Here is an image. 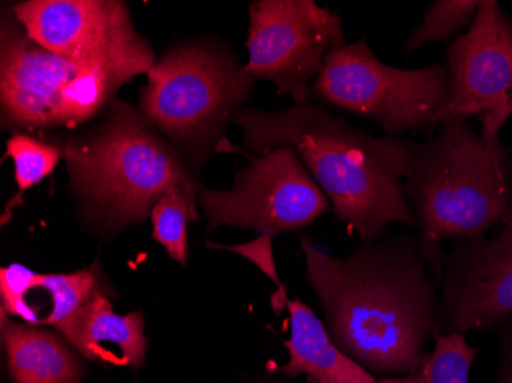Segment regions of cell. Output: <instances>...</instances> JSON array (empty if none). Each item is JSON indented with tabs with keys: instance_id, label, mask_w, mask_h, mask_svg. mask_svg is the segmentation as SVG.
Segmentation results:
<instances>
[{
	"instance_id": "obj_16",
	"label": "cell",
	"mask_w": 512,
	"mask_h": 383,
	"mask_svg": "<svg viewBox=\"0 0 512 383\" xmlns=\"http://www.w3.org/2000/svg\"><path fill=\"white\" fill-rule=\"evenodd\" d=\"M34 289L48 292L51 298L50 313L43 318V325H57L79 311L97 295H111L112 285L99 261L86 269L71 273H37Z\"/></svg>"
},
{
	"instance_id": "obj_12",
	"label": "cell",
	"mask_w": 512,
	"mask_h": 383,
	"mask_svg": "<svg viewBox=\"0 0 512 383\" xmlns=\"http://www.w3.org/2000/svg\"><path fill=\"white\" fill-rule=\"evenodd\" d=\"M444 299L433 333H467L505 324L512 316V227L493 239L465 241L444 261Z\"/></svg>"
},
{
	"instance_id": "obj_25",
	"label": "cell",
	"mask_w": 512,
	"mask_h": 383,
	"mask_svg": "<svg viewBox=\"0 0 512 383\" xmlns=\"http://www.w3.org/2000/svg\"><path fill=\"white\" fill-rule=\"evenodd\" d=\"M502 224H503V226L512 227V198H511V204H509L508 212H506V215H505V218H503Z\"/></svg>"
},
{
	"instance_id": "obj_22",
	"label": "cell",
	"mask_w": 512,
	"mask_h": 383,
	"mask_svg": "<svg viewBox=\"0 0 512 383\" xmlns=\"http://www.w3.org/2000/svg\"><path fill=\"white\" fill-rule=\"evenodd\" d=\"M211 249L227 250V252L237 253L243 258L249 259L255 264L273 284L278 287V292L286 293V287L279 279L278 270H276L275 258L272 252V236L260 235L250 243L237 244V246H224V244L207 243Z\"/></svg>"
},
{
	"instance_id": "obj_11",
	"label": "cell",
	"mask_w": 512,
	"mask_h": 383,
	"mask_svg": "<svg viewBox=\"0 0 512 383\" xmlns=\"http://www.w3.org/2000/svg\"><path fill=\"white\" fill-rule=\"evenodd\" d=\"M10 8L34 42L59 56L157 59L123 0H23Z\"/></svg>"
},
{
	"instance_id": "obj_9",
	"label": "cell",
	"mask_w": 512,
	"mask_h": 383,
	"mask_svg": "<svg viewBox=\"0 0 512 383\" xmlns=\"http://www.w3.org/2000/svg\"><path fill=\"white\" fill-rule=\"evenodd\" d=\"M342 45V20L330 8L313 0H255L249 7L244 71L302 105L310 102V88L327 56Z\"/></svg>"
},
{
	"instance_id": "obj_5",
	"label": "cell",
	"mask_w": 512,
	"mask_h": 383,
	"mask_svg": "<svg viewBox=\"0 0 512 383\" xmlns=\"http://www.w3.org/2000/svg\"><path fill=\"white\" fill-rule=\"evenodd\" d=\"M157 59L59 56L34 42L8 7L0 19V125L10 134L76 131Z\"/></svg>"
},
{
	"instance_id": "obj_13",
	"label": "cell",
	"mask_w": 512,
	"mask_h": 383,
	"mask_svg": "<svg viewBox=\"0 0 512 383\" xmlns=\"http://www.w3.org/2000/svg\"><path fill=\"white\" fill-rule=\"evenodd\" d=\"M56 330L88 361L129 368L145 362V318L140 311L115 313L108 295H97Z\"/></svg>"
},
{
	"instance_id": "obj_24",
	"label": "cell",
	"mask_w": 512,
	"mask_h": 383,
	"mask_svg": "<svg viewBox=\"0 0 512 383\" xmlns=\"http://www.w3.org/2000/svg\"><path fill=\"white\" fill-rule=\"evenodd\" d=\"M511 117L512 102L509 103L508 108H506L499 117L493 118V120H480V122H482V131H480V134H482L483 138L500 137V131H502L503 125H505Z\"/></svg>"
},
{
	"instance_id": "obj_1",
	"label": "cell",
	"mask_w": 512,
	"mask_h": 383,
	"mask_svg": "<svg viewBox=\"0 0 512 383\" xmlns=\"http://www.w3.org/2000/svg\"><path fill=\"white\" fill-rule=\"evenodd\" d=\"M299 243L333 342L373 376L413 373L427 354L437 313L419 236L361 244L341 258L319 250L309 235Z\"/></svg>"
},
{
	"instance_id": "obj_3",
	"label": "cell",
	"mask_w": 512,
	"mask_h": 383,
	"mask_svg": "<svg viewBox=\"0 0 512 383\" xmlns=\"http://www.w3.org/2000/svg\"><path fill=\"white\" fill-rule=\"evenodd\" d=\"M36 135L57 146L69 194L83 218L99 229L117 232L143 223L172 187L183 189L192 221H198L200 178L126 100H112L91 128Z\"/></svg>"
},
{
	"instance_id": "obj_18",
	"label": "cell",
	"mask_w": 512,
	"mask_h": 383,
	"mask_svg": "<svg viewBox=\"0 0 512 383\" xmlns=\"http://www.w3.org/2000/svg\"><path fill=\"white\" fill-rule=\"evenodd\" d=\"M7 157L13 161L14 181L20 195L51 177L62 161V154L54 143L28 132L10 134Z\"/></svg>"
},
{
	"instance_id": "obj_4",
	"label": "cell",
	"mask_w": 512,
	"mask_h": 383,
	"mask_svg": "<svg viewBox=\"0 0 512 383\" xmlns=\"http://www.w3.org/2000/svg\"><path fill=\"white\" fill-rule=\"evenodd\" d=\"M404 189L422 256L440 279L445 239L477 241L505 218L512 198L508 149L468 120L442 123L436 137L414 143Z\"/></svg>"
},
{
	"instance_id": "obj_14",
	"label": "cell",
	"mask_w": 512,
	"mask_h": 383,
	"mask_svg": "<svg viewBox=\"0 0 512 383\" xmlns=\"http://www.w3.org/2000/svg\"><path fill=\"white\" fill-rule=\"evenodd\" d=\"M290 338L284 342L289 362L279 371L287 376L310 377L315 383H375L378 377L345 354L330 338L315 311L299 301H287Z\"/></svg>"
},
{
	"instance_id": "obj_19",
	"label": "cell",
	"mask_w": 512,
	"mask_h": 383,
	"mask_svg": "<svg viewBox=\"0 0 512 383\" xmlns=\"http://www.w3.org/2000/svg\"><path fill=\"white\" fill-rule=\"evenodd\" d=\"M152 238L165 247L168 255L186 266L188 262V224L191 207L181 187H172L158 198L151 212Z\"/></svg>"
},
{
	"instance_id": "obj_15",
	"label": "cell",
	"mask_w": 512,
	"mask_h": 383,
	"mask_svg": "<svg viewBox=\"0 0 512 383\" xmlns=\"http://www.w3.org/2000/svg\"><path fill=\"white\" fill-rule=\"evenodd\" d=\"M0 328L13 383H80L82 365L62 334L11 319Z\"/></svg>"
},
{
	"instance_id": "obj_10",
	"label": "cell",
	"mask_w": 512,
	"mask_h": 383,
	"mask_svg": "<svg viewBox=\"0 0 512 383\" xmlns=\"http://www.w3.org/2000/svg\"><path fill=\"white\" fill-rule=\"evenodd\" d=\"M448 92L436 122L493 120L512 102V20L496 0H482L467 33L447 54Z\"/></svg>"
},
{
	"instance_id": "obj_2",
	"label": "cell",
	"mask_w": 512,
	"mask_h": 383,
	"mask_svg": "<svg viewBox=\"0 0 512 383\" xmlns=\"http://www.w3.org/2000/svg\"><path fill=\"white\" fill-rule=\"evenodd\" d=\"M234 125L247 158L293 149L362 244L376 243L391 223L416 227L404 189L414 145L408 138L375 137L312 102L279 111L244 108Z\"/></svg>"
},
{
	"instance_id": "obj_21",
	"label": "cell",
	"mask_w": 512,
	"mask_h": 383,
	"mask_svg": "<svg viewBox=\"0 0 512 383\" xmlns=\"http://www.w3.org/2000/svg\"><path fill=\"white\" fill-rule=\"evenodd\" d=\"M0 273V307L7 311L10 318L16 316L20 321L30 325L42 324L37 311L27 301L28 292L34 289V278L37 273L19 264L4 267Z\"/></svg>"
},
{
	"instance_id": "obj_20",
	"label": "cell",
	"mask_w": 512,
	"mask_h": 383,
	"mask_svg": "<svg viewBox=\"0 0 512 383\" xmlns=\"http://www.w3.org/2000/svg\"><path fill=\"white\" fill-rule=\"evenodd\" d=\"M480 2L477 0H437L425 10L421 25L411 31L405 42L407 54L421 50L431 42H447L476 19Z\"/></svg>"
},
{
	"instance_id": "obj_17",
	"label": "cell",
	"mask_w": 512,
	"mask_h": 383,
	"mask_svg": "<svg viewBox=\"0 0 512 383\" xmlns=\"http://www.w3.org/2000/svg\"><path fill=\"white\" fill-rule=\"evenodd\" d=\"M434 348L413 373L381 377L375 383H470V371L477 348L468 345L463 334L433 333Z\"/></svg>"
},
{
	"instance_id": "obj_8",
	"label": "cell",
	"mask_w": 512,
	"mask_h": 383,
	"mask_svg": "<svg viewBox=\"0 0 512 383\" xmlns=\"http://www.w3.org/2000/svg\"><path fill=\"white\" fill-rule=\"evenodd\" d=\"M197 203L209 230L240 227L272 238L306 229L332 210L327 195L290 148L253 155L229 189L201 186Z\"/></svg>"
},
{
	"instance_id": "obj_7",
	"label": "cell",
	"mask_w": 512,
	"mask_h": 383,
	"mask_svg": "<svg viewBox=\"0 0 512 383\" xmlns=\"http://www.w3.org/2000/svg\"><path fill=\"white\" fill-rule=\"evenodd\" d=\"M447 92L445 65L396 68L381 62L365 39L335 48L310 88L315 99L367 118L391 137L434 125Z\"/></svg>"
},
{
	"instance_id": "obj_6",
	"label": "cell",
	"mask_w": 512,
	"mask_h": 383,
	"mask_svg": "<svg viewBox=\"0 0 512 383\" xmlns=\"http://www.w3.org/2000/svg\"><path fill=\"white\" fill-rule=\"evenodd\" d=\"M146 79L138 111L198 177L214 154L237 152L247 157L227 140L226 131L246 108L255 80L227 43L195 39L172 45Z\"/></svg>"
},
{
	"instance_id": "obj_23",
	"label": "cell",
	"mask_w": 512,
	"mask_h": 383,
	"mask_svg": "<svg viewBox=\"0 0 512 383\" xmlns=\"http://www.w3.org/2000/svg\"><path fill=\"white\" fill-rule=\"evenodd\" d=\"M497 383H512V316L503 327L502 367Z\"/></svg>"
}]
</instances>
